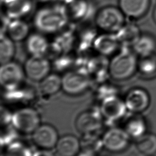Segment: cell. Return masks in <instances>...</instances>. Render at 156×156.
I'll list each match as a JSON object with an SVG mask.
<instances>
[{
  "mask_svg": "<svg viewBox=\"0 0 156 156\" xmlns=\"http://www.w3.org/2000/svg\"><path fill=\"white\" fill-rule=\"evenodd\" d=\"M137 66L134 52L124 49L115 54L108 63V74L115 80H125L133 75Z\"/></svg>",
  "mask_w": 156,
  "mask_h": 156,
  "instance_id": "6da1fadb",
  "label": "cell"
},
{
  "mask_svg": "<svg viewBox=\"0 0 156 156\" xmlns=\"http://www.w3.org/2000/svg\"><path fill=\"white\" fill-rule=\"evenodd\" d=\"M66 21L67 15L63 9L58 7H48L38 10L34 23L38 30L50 34L61 29Z\"/></svg>",
  "mask_w": 156,
  "mask_h": 156,
  "instance_id": "7a4b0ae2",
  "label": "cell"
},
{
  "mask_svg": "<svg viewBox=\"0 0 156 156\" xmlns=\"http://www.w3.org/2000/svg\"><path fill=\"white\" fill-rule=\"evenodd\" d=\"M124 17L119 7L106 6L97 13L95 23L103 32L116 34L125 24Z\"/></svg>",
  "mask_w": 156,
  "mask_h": 156,
  "instance_id": "3957f363",
  "label": "cell"
},
{
  "mask_svg": "<svg viewBox=\"0 0 156 156\" xmlns=\"http://www.w3.org/2000/svg\"><path fill=\"white\" fill-rule=\"evenodd\" d=\"M40 116L32 107H23L12 113L11 125L18 132L29 135L38 128L40 124Z\"/></svg>",
  "mask_w": 156,
  "mask_h": 156,
  "instance_id": "277c9868",
  "label": "cell"
},
{
  "mask_svg": "<svg viewBox=\"0 0 156 156\" xmlns=\"http://www.w3.org/2000/svg\"><path fill=\"white\" fill-rule=\"evenodd\" d=\"M90 83L87 73L81 70L69 71L62 77V90L67 95L76 96L85 93Z\"/></svg>",
  "mask_w": 156,
  "mask_h": 156,
  "instance_id": "5b68a950",
  "label": "cell"
},
{
  "mask_svg": "<svg viewBox=\"0 0 156 156\" xmlns=\"http://www.w3.org/2000/svg\"><path fill=\"white\" fill-rule=\"evenodd\" d=\"M26 76L24 68L17 62L10 61L1 65L0 82L5 90L20 87Z\"/></svg>",
  "mask_w": 156,
  "mask_h": 156,
  "instance_id": "8992f818",
  "label": "cell"
},
{
  "mask_svg": "<svg viewBox=\"0 0 156 156\" xmlns=\"http://www.w3.org/2000/svg\"><path fill=\"white\" fill-rule=\"evenodd\" d=\"M130 138L124 129L112 127L104 133L102 146L110 152L119 153L127 148Z\"/></svg>",
  "mask_w": 156,
  "mask_h": 156,
  "instance_id": "52a82bcc",
  "label": "cell"
},
{
  "mask_svg": "<svg viewBox=\"0 0 156 156\" xmlns=\"http://www.w3.org/2000/svg\"><path fill=\"white\" fill-rule=\"evenodd\" d=\"M23 68L26 77L31 81L40 82L50 73L51 65L44 55H30Z\"/></svg>",
  "mask_w": 156,
  "mask_h": 156,
  "instance_id": "ba28073f",
  "label": "cell"
},
{
  "mask_svg": "<svg viewBox=\"0 0 156 156\" xmlns=\"http://www.w3.org/2000/svg\"><path fill=\"white\" fill-rule=\"evenodd\" d=\"M103 119L100 110H86L77 116L75 126L82 135L97 134L102 126Z\"/></svg>",
  "mask_w": 156,
  "mask_h": 156,
  "instance_id": "9c48e42d",
  "label": "cell"
},
{
  "mask_svg": "<svg viewBox=\"0 0 156 156\" xmlns=\"http://www.w3.org/2000/svg\"><path fill=\"white\" fill-rule=\"evenodd\" d=\"M57 129L51 124H40L32 133V140L40 149L51 150L55 148L59 139Z\"/></svg>",
  "mask_w": 156,
  "mask_h": 156,
  "instance_id": "30bf717a",
  "label": "cell"
},
{
  "mask_svg": "<svg viewBox=\"0 0 156 156\" xmlns=\"http://www.w3.org/2000/svg\"><path fill=\"white\" fill-rule=\"evenodd\" d=\"M99 110L104 119L113 122L121 119L127 109L124 101L113 95L102 100Z\"/></svg>",
  "mask_w": 156,
  "mask_h": 156,
  "instance_id": "8fae6325",
  "label": "cell"
},
{
  "mask_svg": "<svg viewBox=\"0 0 156 156\" xmlns=\"http://www.w3.org/2000/svg\"><path fill=\"white\" fill-rule=\"evenodd\" d=\"M124 101L127 111L139 113L147 109L150 103V98L144 89L135 88L127 92Z\"/></svg>",
  "mask_w": 156,
  "mask_h": 156,
  "instance_id": "7c38bea8",
  "label": "cell"
},
{
  "mask_svg": "<svg viewBox=\"0 0 156 156\" xmlns=\"http://www.w3.org/2000/svg\"><path fill=\"white\" fill-rule=\"evenodd\" d=\"M150 0H119V8L125 16L137 19L147 11Z\"/></svg>",
  "mask_w": 156,
  "mask_h": 156,
  "instance_id": "4fadbf2b",
  "label": "cell"
},
{
  "mask_svg": "<svg viewBox=\"0 0 156 156\" xmlns=\"http://www.w3.org/2000/svg\"><path fill=\"white\" fill-rule=\"evenodd\" d=\"M55 149L59 156H77L80 151L81 142L74 135H64L59 138Z\"/></svg>",
  "mask_w": 156,
  "mask_h": 156,
  "instance_id": "5bb4252c",
  "label": "cell"
},
{
  "mask_svg": "<svg viewBox=\"0 0 156 156\" xmlns=\"http://www.w3.org/2000/svg\"><path fill=\"white\" fill-rule=\"evenodd\" d=\"M119 43L115 34L104 32L94 39L93 46L101 55H109L117 50Z\"/></svg>",
  "mask_w": 156,
  "mask_h": 156,
  "instance_id": "9a60e30c",
  "label": "cell"
},
{
  "mask_svg": "<svg viewBox=\"0 0 156 156\" xmlns=\"http://www.w3.org/2000/svg\"><path fill=\"white\" fill-rule=\"evenodd\" d=\"M26 48L30 55H44L49 49V43L41 34L34 33L26 39Z\"/></svg>",
  "mask_w": 156,
  "mask_h": 156,
  "instance_id": "2e32d148",
  "label": "cell"
},
{
  "mask_svg": "<svg viewBox=\"0 0 156 156\" xmlns=\"http://www.w3.org/2000/svg\"><path fill=\"white\" fill-rule=\"evenodd\" d=\"M5 34L15 42L23 41L29 35V25L22 19H13L9 23Z\"/></svg>",
  "mask_w": 156,
  "mask_h": 156,
  "instance_id": "e0dca14e",
  "label": "cell"
},
{
  "mask_svg": "<svg viewBox=\"0 0 156 156\" xmlns=\"http://www.w3.org/2000/svg\"><path fill=\"white\" fill-rule=\"evenodd\" d=\"M134 53L142 57L155 54L156 40L154 37L147 34H141L135 42L132 45Z\"/></svg>",
  "mask_w": 156,
  "mask_h": 156,
  "instance_id": "ac0fdd59",
  "label": "cell"
},
{
  "mask_svg": "<svg viewBox=\"0 0 156 156\" xmlns=\"http://www.w3.org/2000/svg\"><path fill=\"white\" fill-rule=\"evenodd\" d=\"M124 129L130 138L137 140L146 133L147 124L143 118L135 116L127 119Z\"/></svg>",
  "mask_w": 156,
  "mask_h": 156,
  "instance_id": "d6986e66",
  "label": "cell"
},
{
  "mask_svg": "<svg viewBox=\"0 0 156 156\" xmlns=\"http://www.w3.org/2000/svg\"><path fill=\"white\" fill-rule=\"evenodd\" d=\"M40 90L45 96H52L62 90V77L55 73H49L40 82Z\"/></svg>",
  "mask_w": 156,
  "mask_h": 156,
  "instance_id": "ffe728a7",
  "label": "cell"
},
{
  "mask_svg": "<svg viewBox=\"0 0 156 156\" xmlns=\"http://www.w3.org/2000/svg\"><path fill=\"white\" fill-rule=\"evenodd\" d=\"M115 34L120 43L125 45H132L140 36L141 33L136 25L128 23L124 24Z\"/></svg>",
  "mask_w": 156,
  "mask_h": 156,
  "instance_id": "44dd1931",
  "label": "cell"
},
{
  "mask_svg": "<svg viewBox=\"0 0 156 156\" xmlns=\"http://www.w3.org/2000/svg\"><path fill=\"white\" fill-rule=\"evenodd\" d=\"M4 5L7 14L13 19H21L30 9L29 0H6Z\"/></svg>",
  "mask_w": 156,
  "mask_h": 156,
  "instance_id": "7402d4cb",
  "label": "cell"
},
{
  "mask_svg": "<svg viewBox=\"0 0 156 156\" xmlns=\"http://www.w3.org/2000/svg\"><path fill=\"white\" fill-rule=\"evenodd\" d=\"M15 54V41L5 34L1 35L0 62L1 64L12 61Z\"/></svg>",
  "mask_w": 156,
  "mask_h": 156,
  "instance_id": "603a6c76",
  "label": "cell"
},
{
  "mask_svg": "<svg viewBox=\"0 0 156 156\" xmlns=\"http://www.w3.org/2000/svg\"><path fill=\"white\" fill-rule=\"evenodd\" d=\"M138 150L146 155H152L156 153V135L152 133H146L137 139Z\"/></svg>",
  "mask_w": 156,
  "mask_h": 156,
  "instance_id": "cb8c5ba5",
  "label": "cell"
},
{
  "mask_svg": "<svg viewBox=\"0 0 156 156\" xmlns=\"http://www.w3.org/2000/svg\"><path fill=\"white\" fill-rule=\"evenodd\" d=\"M137 70L146 77H151L156 74V55L142 57L138 61Z\"/></svg>",
  "mask_w": 156,
  "mask_h": 156,
  "instance_id": "d4e9b609",
  "label": "cell"
},
{
  "mask_svg": "<svg viewBox=\"0 0 156 156\" xmlns=\"http://www.w3.org/2000/svg\"><path fill=\"white\" fill-rule=\"evenodd\" d=\"M33 154L29 146L15 140L6 146L4 156H33Z\"/></svg>",
  "mask_w": 156,
  "mask_h": 156,
  "instance_id": "484cf974",
  "label": "cell"
},
{
  "mask_svg": "<svg viewBox=\"0 0 156 156\" xmlns=\"http://www.w3.org/2000/svg\"><path fill=\"white\" fill-rule=\"evenodd\" d=\"M33 156H55V154L49 149H40L34 152Z\"/></svg>",
  "mask_w": 156,
  "mask_h": 156,
  "instance_id": "4316f807",
  "label": "cell"
},
{
  "mask_svg": "<svg viewBox=\"0 0 156 156\" xmlns=\"http://www.w3.org/2000/svg\"><path fill=\"white\" fill-rule=\"evenodd\" d=\"M77 156H97V155H96L95 151L90 149H84L83 151H80V152L78 154Z\"/></svg>",
  "mask_w": 156,
  "mask_h": 156,
  "instance_id": "83f0119b",
  "label": "cell"
},
{
  "mask_svg": "<svg viewBox=\"0 0 156 156\" xmlns=\"http://www.w3.org/2000/svg\"><path fill=\"white\" fill-rule=\"evenodd\" d=\"M153 18H154V20L156 23V5L154 7V12H153Z\"/></svg>",
  "mask_w": 156,
  "mask_h": 156,
  "instance_id": "f1b7e54d",
  "label": "cell"
}]
</instances>
